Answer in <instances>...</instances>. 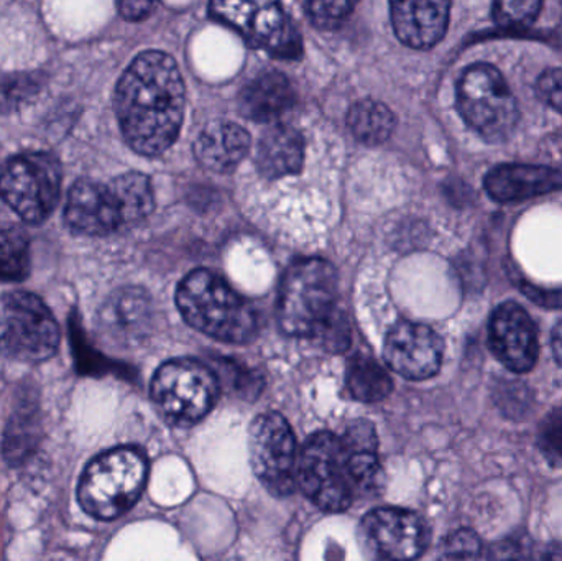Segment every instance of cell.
Here are the masks:
<instances>
[{
    "mask_svg": "<svg viewBox=\"0 0 562 561\" xmlns=\"http://www.w3.org/2000/svg\"><path fill=\"white\" fill-rule=\"evenodd\" d=\"M115 112L127 144L157 157L177 141L184 115V82L167 53L144 52L115 89Z\"/></svg>",
    "mask_w": 562,
    "mask_h": 561,
    "instance_id": "obj_1",
    "label": "cell"
},
{
    "mask_svg": "<svg viewBox=\"0 0 562 561\" xmlns=\"http://www.w3.org/2000/svg\"><path fill=\"white\" fill-rule=\"evenodd\" d=\"M375 428L352 422L342 435H311L297 457L296 483L311 503L329 513L349 509L379 476Z\"/></svg>",
    "mask_w": 562,
    "mask_h": 561,
    "instance_id": "obj_2",
    "label": "cell"
},
{
    "mask_svg": "<svg viewBox=\"0 0 562 561\" xmlns=\"http://www.w3.org/2000/svg\"><path fill=\"white\" fill-rule=\"evenodd\" d=\"M181 315L198 332L224 343H247L257 335V315L220 276L198 269L177 290Z\"/></svg>",
    "mask_w": 562,
    "mask_h": 561,
    "instance_id": "obj_3",
    "label": "cell"
},
{
    "mask_svg": "<svg viewBox=\"0 0 562 561\" xmlns=\"http://www.w3.org/2000/svg\"><path fill=\"white\" fill-rule=\"evenodd\" d=\"M148 463L135 448H115L91 461L79 481L78 500L98 520H114L135 506L147 484Z\"/></svg>",
    "mask_w": 562,
    "mask_h": 561,
    "instance_id": "obj_4",
    "label": "cell"
},
{
    "mask_svg": "<svg viewBox=\"0 0 562 561\" xmlns=\"http://www.w3.org/2000/svg\"><path fill=\"white\" fill-rule=\"evenodd\" d=\"M336 270L327 260L304 259L293 263L281 282V329L297 338H314L336 312Z\"/></svg>",
    "mask_w": 562,
    "mask_h": 561,
    "instance_id": "obj_5",
    "label": "cell"
},
{
    "mask_svg": "<svg viewBox=\"0 0 562 561\" xmlns=\"http://www.w3.org/2000/svg\"><path fill=\"white\" fill-rule=\"evenodd\" d=\"M458 109L464 121L492 144L507 141L520 111L514 92L495 66H469L458 82Z\"/></svg>",
    "mask_w": 562,
    "mask_h": 561,
    "instance_id": "obj_6",
    "label": "cell"
},
{
    "mask_svg": "<svg viewBox=\"0 0 562 561\" xmlns=\"http://www.w3.org/2000/svg\"><path fill=\"white\" fill-rule=\"evenodd\" d=\"M61 193V167L52 154L29 152L0 167V197L26 223L38 224L55 210Z\"/></svg>",
    "mask_w": 562,
    "mask_h": 561,
    "instance_id": "obj_7",
    "label": "cell"
},
{
    "mask_svg": "<svg viewBox=\"0 0 562 561\" xmlns=\"http://www.w3.org/2000/svg\"><path fill=\"white\" fill-rule=\"evenodd\" d=\"M59 328L42 299L29 292L0 296V349L9 358L42 362L55 355Z\"/></svg>",
    "mask_w": 562,
    "mask_h": 561,
    "instance_id": "obj_8",
    "label": "cell"
},
{
    "mask_svg": "<svg viewBox=\"0 0 562 561\" xmlns=\"http://www.w3.org/2000/svg\"><path fill=\"white\" fill-rule=\"evenodd\" d=\"M151 399L165 417L188 425L206 417L220 395L217 375L193 359L165 362L151 381Z\"/></svg>",
    "mask_w": 562,
    "mask_h": 561,
    "instance_id": "obj_9",
    "label": "cell"
},
{
    "mask_svg": "<svg viewBox=\"0 0 562 561\" xmlns=\"http://www.w3.org/2000/svg\"><path fill=\"white\" fill-rule=\"evenodd\" d=\"M254 474L273 496H290L296 487L297 455L293 430L283 415L270 412L249 430Z\"/></svg>",
    "mask_w": 562,
    "mask_h": 561,
    "instance_id": "obj_10",
    "label": "cell"
},
{
    "mask_svg": "<svg viewBox=\"0 0 562 561\" xmlns=\"http://www.w3.org/2000/svg\"><path fill=\"white\" fill-rule=\"evenodd\" d=\"M359 543L370 561H415L428 546V529L412 510L383 507L363 517Z\"/></svg>",
    "mask_w": 562,
    "mask_h": 561,
    "instance_id": "obj_11",
    "label": "cell"
},
{
    "mask_svg": "<svg viewBox=\"0 0 562 561\" xmlns=\"http://www.w3.org/2000/svg\"><path fill=\"white\" fill-rule=\"evenodd\" d=\"M211 13L269 52L294 53L300 45L286 13L277 2H213Z\"/></svg>",
    "mask_w": 562,
    "mask_h": 561,
    "instance_id": "obj_12",
    "label": "cell"
},
{
    "mask_svg": "<svg viewBox=\"0 0 562 561\" xmlns=\"http://www.w3.org/2000/svg\"><path fill=\"white\" fill-rule=\"evenodd\" d=\"M383 356L396 374L412 381H423L438 374L442 361V341L428 326L400 322L386 335Z\"/></svg>",
    "mask_w": 562,
    "mask_h": 561,
    "instance_id": "obj_13",
    "label": "cell"
},
{
    "mask_svg": "<svg viewBox=\"0 0 562 561\" xmlns=\"http://www.w3.org/2000/svg\"><path fill=\"white\" fill-rule=\"evenodd\" d=\"M488 343L498 361L510 371L528 372L537 364V326L518 303L507 302L495 310L488 325Z\"/></svg>",
    "mask_w": 562,
    "mask_h": 561,
    "instance_id": "obj_14",
    "label": "cell"
},
{
    "mask_svg": "<svg viewBox=\"0 0 562 561\" xmlns=\"http://www.w3.org/2000/svg\"><path fill=\"white\" fill-rule=\"evenodd\" d=\"M65 221L75 233L105 236L122 223L121 210L109 184L78 180L66 200Z\"/></svg>",
    "mask_w": 562,
    "mask_h": 561,
    "instance_id": "obj_15",
    "label": "cell"
},
{
    "mask_svg": "<svg viewBox=\"0 0 562 561\" xmlns=\"http://www.w3.org/2000/svg\"><path fill=\"white\" fill-rule=\"evenodd\" d=\"M154 322V303L144 289L125 287L105 299L98 323L105 338L117 345H134L148 335Z\"/></svg>",
    "mask_w": 562,
    "mask_h": 561,
    "instance_id": "obj_16",
    "label": "cell"
},
{
    "mask_svg": "<svg viewBox=\"0 0 562 561\" xmlns=\"http://www.w3.org/2000/svg\"><path fill=\"white\" fill-rule=\"evenodd\" d=\"M484 187L498 203H514L562 190V173L541 165H498L488 171Z\"/></svg>",
    "mask_w": 562,
    "mask_h": 561,
    "instance_id": "obj_17",
    "label": "cell"
},
{
    "mask_svg": "<svg viewBox=\"0 0 562 561\" xmlns=\"http://www.w3.org/2000/svg\"><path fill=\"white\" fill-rule=\"evenodd\" d=\"M392 23L396 36L416 49L435 46L448 30L451 3L442 0L393 2Z\"/></svg>",
    "mask_w": 562,
    "mask_h": 561,
    "instance_id": "obj_18",
    "label": "cell"
},
{
    "mask_svg": "<svg viewBox=\"0 0 562 561\" xmlns=\"http://www.w3.org/2000/svg\"><path fill=\"white\" fill-rule=\"evenodd\" d=\"M250 150V135L234 122H211L194 144V155L204 168L217 173L233 171Z\"/></svg>",
    "mask_w": 562,
    "mask_h": 561,
    "instance_id": "obj_19",
    "label": "cell"
},
{
    "mask_svg": "<svg viewBox=\"0 0 562 561\" xmlns=\"http://www.w3.org/2000/svg\"><path fill=\"white\" fill-rule=\"evenodd\" d=\"M304 164V138L291 125L277 124L266 132L257 152V165L270 180L297 173Z\"/></svg>",
    "mask_w": 562,
    "mask_h": 561,
    "instance_id": "obj_20",
    "label": "cell"
},
{
    "mask_svg": "<svg viewBox=\"0 0 562 561\" xmlns=\"http://www.w3.org/2000/svg\"><path fill=\"white\" fill-rule=\"evenodd\" d=\"M294 92L286 76L281 72H263L240 92V111L257 122L280 119L293 105Z\"/></svg>",
    "mask_w": 562,
    "mask_h": 561,
    "instance_id": "obj_21",
    "label": "cell"
},
{
    "mask_svg": "<svg viewBox=\"0 0 562 561\" xmlns=\"http://www.w3.org/2000/svg\"><path fill=\"white\" fill-rule=\"evenodd\" d=\"M109 187L121 210L122 223H138L154 211V190L144 173L128 171L114 178Z\"/></svg>",
    "mask_w": 562,
    "mask_h": 561,
    "instance_id": "obj_22",
    "label": "cell"
},
{
    "mask_svg": "<svg viewBox=\"0 0 562 561\" xmlns=\"http://www.w3.org/2000/svg\"><path fill=\"white\" fill-rule=\"evenodd\" d=\"M347 125L363 144L380 145L392 135L395 115L383 102L363 99L350 108Z\"/></svg>",
    "mask_w": 562,
    "mask_h": 561,
    "instance_id": "obj_23",
    "label": "cell"
},
{
    "mask_svg": "<svg viewBox=\"0 0 562 561\" xmlns=\"http://www.w3.org/2000/svg\"><path fill=\"white\" fill-rule=\"evenodd\" d=\"M346 382L350 395L360 402L383 401L393 388L385 369L367 356H357L349 362Z\"/></svg>",
    "mask_w": 562,
    "mask_h": 561,
    "instance_id": "obj_24",
    "label": "cell"
},
{
    "mask_svg": "<svg viewBox=\"0 0 562 561\" xmlns=\"http://www.w3.org/2000/svg\"><path fill=\"white\" fill-rule=\"evenodd\" d=\"M29 272V237L16 227H0V280L20 282Z\"/></svg>",
    "mask_w": 562,
    "mask_h": 561,
    "instance_id": "obj_25",
    "label": "cell"
},
{
    "mask_svg": "<svg viewBox=\"0 0 562 561\" xmlns=\"http://www.w3.org/2000/svg\"><path fill=\"white\" fill-rule=\"evenodd\" d=\"M42 88L38 72H0V114L29 102Z\"/></svg>",
    "mask_w": 562,
    "mask_h": 561,
    "instance_id": "obj_26",
    "label": "cell"
},
{
    "mask_svg": "<svg viewBox=\"0 0 562 561\" xmlns=\"http://www.w3.org/2000/svg\"><path fill=\"white\" fill-rule=\"evenodd\" d=\"M36 418L35 408H20L19 414L12 418L5 437V458L10 463H19L32 451L35 445Z\"/></svg>",
    "mask_w": 562,
    "mask_h": 561,
    "instance_id": "obj_27",
    "label": "cell"
},
{
    "mask_svg": "<svg viewBox=\"0 0 562 561\" xmlns=\"http://www.w3.org/2000/svg\"><path fill=\"white\" fill-rule=\"evenodd\" d=\"M541 10L537 0H502L495 2L492 9L495 23L504 29H520L530 25Z\"/></svg>",
    "mask_w": 562,
    "mask_h": 561,
    "instance_id": "obj_28",
    "label": "cell"
},
{
    "mask_svg": "<svg viewBox=\"0 0 562 561\" xmlns=\"http://www.w3.org/2000/svg\"><path fill=\"white\" fill-rule=\"evenodd\" d=\"M481 552V540L475 532L462 529L446 539L439 561H479Z\"/></svg>",
    "mask_w": 562,
    "mask_h": 561,
    "instance_id": "obj_29",
    "label": "cell"
},
{
    "mask_svg": "<svg viewBox=\"0 0 562 561\" xmlns=\"http://www.w3.org/2000/svg\"><path fill=\"white\" fill-rule=\"evenodd\" d=\"M313 339H316L326 351H346L350 341L349 323H347L346 316L339 310H336Z\"/></svg>",
    "mask_w": 562,
    "mask_h": 561,
    "instance_id": "obj_30",
    "label": "cell"
},
{
    "mask_svg": "<svg viewBox=\"0 0 562 561\" xmlns=\"http://www.w3.org/2000/svg\"><path fill=\"white\" fill-rule=\"evenodd\" d=\"M352 2H310L306 5L307 15L319 29H336L352 12Z\"/></svg>",
    "mask_w": 562,
    "mask_h": 561,
    "instance_id": "obj_31",
    "label": "cell"
},
{
    "mask_svg": "<svg viewBox=\"0 0 562 561\" xmlns=\"http://www.w3.org/2000/svg\"><path fill=\"white\" fill-rule=\"evenodd\" d=\"M540 447L551 463L562 467V412L548 415L541 425Z\"/></svg>",
    "mask_w": 562,
    "mask_h": 561,
    "instance_id": "obj_32",
    "label": "cell"
},
{
    "mask_svg": "<svg viewBox=\"0 0 562 561\" xmlns=\"http://www.w3.org/2000/svg\"><path fill=\"white\" fill-rule=\"evenodd\" d=\"M488 561H538L533 550L525 540L507 539L495 543L488 553Z\"/></svg>",
    "mask_w": 562,
    "mask_h": 561,
    "instance_id": "obj_33",
    "label": "cell"
},
{
    "mask_svg": "<svg viewBox=\"0 0 562 561\" xmlns=\"http://www.w3.org/2000/svg\"><path fill=\"white\" fill-rule=\"evenodd\" d=\"M540 94L562 114V68L547 69L538 79Z\"/></svg>",
    "mask_w": 562,
    "mask_h": 561,
    "instance_id": "obj_34",
    "label": "cell"
},
{
    "mask_svg": "<svg viewBox=\"0 0 562 561\" xmlns=\"http://www.w3.org/2000/svg\"><path fill=\"white\" fill-rule=\"evenodd\" d=\"M154 7V3L144 2V0H125V2H119L121 15L124 16V19L132 20V22L145 19Z\"/></svg>",
    "mask_w": 562,
    "mask_h": 561,
    "instance_id": "obj_35",
    "label": "cell"
},
{
    "mask_svg": "<svg viewBox=\"0 0 562 561\" xmlns=\"http://www.w3.org/2000/svg\"><path fill=\"white\" fill-rule=\"evenodd\" d=\"M524 292L530 296L535 302L540 305L553 306V308H561L562 306V292L561 290H554V292H543V290L533 289L531 285H524Z\"/></svg>",
    "mask_w": 562,
    "mask_h": 561,
    "instance_id": "obj_36",
    "label": "cell"
},
{
    "mask_svg": "<svg viewBox=\"0 0 562 561\" xmlns=\"http://www.w3.org/2000/svg\"><path fill=\"white\" fill-rule=\"evenodd\" d=\"M551 346H553L554 358H557L558 364L562 368V319L558 323L557 328H554Z\"/></svg>",
    "mask_w": 562,
    "mask_h": 561,
    "instance_id": "obj_37",
    "label": "cell"
},
{
    "mask_svg": "<svg viewBox=\"0 0 562 561\" xmlns=\"http://www.w3.org/2000/svg\"><path fill=\"white\" fill-rule=\"evenodd\" d=\"M544 561H562V549H554L548 553L547 559Z\"/></svg>",
    "mask_w": 562,
    "mask_h": 561,
    "instance_id": "obj_38",
    "label": "cell"
}]
</instances>
